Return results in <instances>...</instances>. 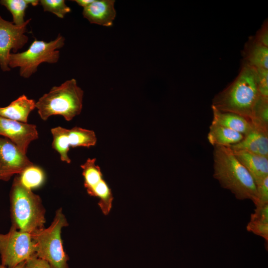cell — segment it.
Listing matches in <instances>:
<instances>
[{"label":"cell","instance_id":"obj_1","mask_svg":"<svg viewBox=\"0 0 268 268\" xmlns=\"http://www.w3.org/2000/svg\"><path fill=\"white\" fill-rule=\"evenodd\" d=\"M214 179L221 187L230 191L239 200L257 201L256 184L247 170L228 147L214 146L213 152Z\"/></svg>","mask_w":268,"mask_h":268},{"label":"cell","instance_id":"obj_2","mask_svg":"<svg viewBox=\"0 0 268 268\" xmlns=\"http://www.w3.org/2000/svg\"><path fill=\"white\" fill-rule=\"evenodd\" d=\"M260 97L256 69L245 63L234 81L215 96L212 106L251 121L254 107Z\"/></svg>","mask_w":268,"mask_h":268},{"label":"cell","instance_id":"obj_3","mask_svg":"<svg viewBox=\"0 0 268 268\" xmlns=\"http://www.w3.org/2000/svg\"><path fill=\"white\" fill-rule=\"evenodd\" d=\"M10 201L12 225L30 234L45 228L46 209L42 200L22 184L19 176L13 180Z\"/></svg>","mask_w":268,"mask_h":268},{"label":"cell","instance_id":"obj_4","mask_svg":"<svg viewBox=\"0 0 268 268\" xmlns=\"http://www.w3.org/2000/svg\"><path fill=\"white\" fill-rule=\"evenodd\" d=\"M83 90L75 79L53 86L36 102V108L44 121L53 115H61L67 121L79 115L82 109Z\"/></svg>","mask_w":268,"mask_h":268},{"label":"cell","instance_id":"obj_5","mask_svg":"<svg viewBox=\"0 0 268 268\" xmlns=\"http://www.w3.org/2000/svg\"><path fill=\"white\" fill-rule=\"evenodd\" d=\"M68 225L60 208L56 210L50 226L31 234L35 244L36 256L47 261L53 268H69V258L64 251L61 238L62 228Z\"/></svg>","mask_w":268,"mask_h":268},{"label":"cell","instance_id":"obj_6","mask_svg":"<svg viewBox=\"0 0 268 268\" xmlns=\"http://www.w3.org/2000/svg\"><path fill=\"white\" fill-rule=\"evenodd\" d=\"M65 38L61 34L54 40L46 42L35 39L26 51L10 53L8 58L10 68L19 67L20 75L29 78L43 63L54 64L60 58V51L65 45Z\"/></svg>","mask_w":268,"mask_h":268},{"label":"cell","instance_id":"obj_7","mask_svg":"<svg viewBox=\"0 0 268 268\" xmlns=\"http://www.w3.org/2000/svg\"><path fill=\"white\" fill-rule=\"evenodd\" d=\"M35 244L31 234L12 225L8 233L0 234L1 265L14 267L36 255Z\"/></svg>","mask_w":268,"mask_h":268},{"label":"cell","instance_id":"obj_8","mask_svg":"<svg viewBox=\"0 0 268 268\" xmlns=\"http://www.w3.org/2000/svg\"><path fill=\"white\" fill-rule=\"evenodd\" d=\"M53 135L52 147L60 155L61 160L68 164L71 160L68 156L70 147H90L97 142L95 132L92 130L74 127L67 129L58 126L51 130Z\"/></svg>","mask_w":268,"mask_h":268},{"label":"cell","instance_id":"obj_9","mask_svg":"<svg viewBox=\"0 0 268 268\" xmlns=\"http://www.w3.org/2000/svg\"><path fill=\"white\" fill-rule=\"evenodd\" d=\"M80 167L87 193L99 199L98 205L102 212L108 215L112 207L113 196L111 189L103 178L100 167L96 164V158H88Z\"/></svg>","mask_w":268,"mask_h":268},{"label":"cell","instance_id":"obj_10","mask_svg":"<svg viewBox=\"0 0 268 268\" xmlns=\"http://www.w3.org/2000/svg\"><path fill=\"white\" fill-rule=\"evenodd\" d=\"M31 19L21 25L4 20L0 16V67L3 71H9L8 58L10 51L14 53L21 49L27 43V26Z\"/></svg>","mask_w":268,"mask_h":268},{"label":"cell","instance_id":"obj_11","mask_svg":"<svg viewBox=\"0 0 268 268\" xmlns=\"http://www.w3.org/2000/svg\"><path fill=\"white\" fill-rule=\"evenodd\" d=\"M33 163L7 138L0 136V180L8 181Z\"/></svg>","mask_w":268,"mask_h":268},{"label":"cell","instance_id":"obj_12","mask_svg":"<svg viewBox=\"0 0 268 268\" xmlns=\"http://www.w3.org/2000/svg\"><path fill=\"white\" fill-rule=\"evenodd\" d=\"M0 136L7 138L23 153L30 143L38 138L36 126L8 119L0 116Z\"/></svg>","mask_w":268,"mask_h":268},{"label":"cell","instance_id":"obj_13","mask_svg":"<svg viewBox=\"0 0 268 268\" xmlns=\"http://www.w3.org/2000/svg\"><path fill=\"white\" fill-rule=\"evenodd\" d=\"M114 0H94L84 8L83 17L90 23L111 26L116 16Z\"/></svg>","mask_w":268,"mask_h":268},{"label":"cell","instance_id":"obj_14","mask_svg":"<svg viewBox=\"0 0 268 268\" xmlns=\"http://www.w3.org/2000/svg\"><path fill=\"white\" fill-rule=\"evenodd\" d=\"M228 147L268 157V130L254 126L239 142Z\"/></svg>","mask_w":268,"mask_h":268},{"label":"cell","instance_id":"obj_15","mask_svg":"<svg viewBox=\"0 0 268 268\" xmlns=\"http://www.w3.org/2000/svg\"><path fill=\"white\" fill-rule=\"evenodd\" d=\"M232 151L237 159L250 174L256 185L261 183L268 177V157L244 150Z\"/></svg>","mask_w":268,"mask_h":268},{"label":"cell","instance_id":"obj_16","mask_svg":"<svg viewBox=\"0 0 268 268\" xmlns=\"http://www.w3.org/2000/svg\"><path fill=\"white\" fill-rule=\"evenodd\" d=\"M213 119L211 124L223 126L245 135L253 128L254 125L248 119L240 115L222 112L211 106Z\"/></svg>","mask_w":268,"mask_h":268},{"label":"cell","instance_id":"obj_17","mask_svg":"<svg viewBox=\"0 0 268 268\" xmlns=\"http://www.w3.org/2000/svg\"><path fill=\"white\" fill-rule=\"evenodd\" d=\"M35 100L29 99L24 94L4 107H0V116L27 123L29 114L36 108Z\"/></svg>","mask_w":268,"mask_h":268},{"label":"cell","instance_id":"obj_18","mask_svg":"<svg viewBox=\"0 0 268 268\" xmlns=\"http://www.w3.org/2000/svg\"><path fill=\"white\" fill-rule=\"evenodd\" d=\"M244 136L229 128L211 124L207 139L213 146L229 147L239 142Z\"/></svg>","mask_w":268,"mask_h":268},{"label":"cell","instance_id":"obj_19","mask_svg":"<svg viewBox=\"0 0 268 268\" xmlns=\"http://www.w3.org/2000/svg\"><path fill=\"white\" fill-rule=\"evenodd\" d=\"M248 231L263 238L268 242V204L256 206L247 224Z\"/></svg>","mask_w":268,"mask_h":268},{"label":"cell","instance_id":"obj_20","mask_svg":"<svg viewBox=\"0 0 268 268\" xmlns=\"http://www.w3.org/2000/svg\"><path fill=\"white\" fill-rule=\"evenodd\" d=\"M246 54V63L256 69H268V47L254 40Z\"/></svg>","mask_w":268,"mask_h":268},{"label":"cell","instance_id":"obj_21","mask_svg":"<svg viewBox=\"0 0 268 268\" xmlns=\"http://www.w3.org/2000/svg\"><path fill=\"white\" fill-rule=\"evenodd\" d=\"M39 3L38 0H1L0 4L5 7L12 16V23L21 25L25 22V11L29 5L33 6Z\"/></svg>","mask_w":268,"mask_h":268},{"label":"cell","instance_id":"obj_22","mask_svg":"<svg viewBox=\"0 0 268 268\" xmlns=\"http://www.w3.org/2000/svg\"><path fill=\"white\" fill-rule=\"evenodd\" d=\"M19 176L22 184L30 189L41 186L45 179L43 170L34 164L26 168Z\"/></svg>","mask_w":268,"mask_h":268},{"label":"cell","instance_id":"obj_23","mask_svg":"<svg viewBox=\"0 0 268 268\" xmlns=\"http://www.w3.org/2000/svg\"><path fill=\"white\" fill-rule=\"evenodd\" d=\"M251 122L254 126L268 130V98L260 96L254 107Z\"/></svg>","mask_w":268,"mask_h":268},{"label":"cell","instance_id":"obj_24","mask_svg":"<svg viewBox=\"0 0 268 268\" xmlns=\"http://www.w3.org/2000/svg\"><path fill=\"white\" fill-rule=\"evenodd\" d=\"M39 3L44 11L50 12L60 18H63L71 11V8L64 0H40Z\"/></svg>","mask_w":268,"mask_h":268},{"label":"cell","instance_id":"obj_25","mask_svg":"<svg viewBox=\"0 0 268 268\" xmlns=\"http://www.w3.org/2000/svg\"><path fill=\"white\" fill-rule=\"evenodd\" d=\"M258 88L260 96L268 98V69H256Z\"/></svg>","mask_w":268,"mask_h":268},{"label":"cell","instance_id":"obj_26","mask_svg":"<svg viewBox=\"0 0 268 268\" xmlns=\"http://www.w3.org/2000/svg\"><path fill=\"white\" fill-rule=\"evenodd\" d=\"M257 201L256 206H263L268 204V177L261 183L256 185Z\"/></svg>","mask_w":268,"mask_h":268},{"label":"cell","instance_id":"obj_27","mask_svg":"<svg viewBox=\"0 0 268 268\" xmlns=\"http://www.w3.org/2000/svg\"><path fill=\"white\" fill-rule=\"evenodd\" d=\"M24 268H53L46 261L37 257L36 255L25 261Z\"/></svg>","mask_w":268,"mask_h":268},{"label":"cell","instance_id":"obj_28","mask_svg":"<svg viewBox=\"0 0 268 268\" xmlns=\"http://www.w3.org/2000/svg\"><path fill=\"white\" fill-rule=\"evenodd\" d=\"M255 40L264 46L268 47V30L267 22L258 32Z\"/></svg>","mask_w":268,"mask_h":268},{"label":"cell","instance_id":"obj_29","mask_svg":"<svg viewBox=\"0 0 268 268\" xmlns=\"http://www.w3.org/2000/svg\"><path fill=\"white\" fill-rule=\"evenodd\" d=\"M72 1H75L78 5L84 8L91 4L94 0H74Z\"/></svg>","mask_w":268,"mask_h":268},{"label":"cell","instance_id":"obj_30","mask_svg":"<svg viewBox=\"0 0 268 268\" xmlns=\"http://www.w3.org/2000/svg\"><path fill=\"white\" fill-rule=\"evenodd\" d=\"M25 264V261L22 262L20 263L19 264L17 265V266L12 268H7L2 266L1 264H0V268H24Z\"/></svg>","mask_w":268,"mask_h":268}]
</instances>
